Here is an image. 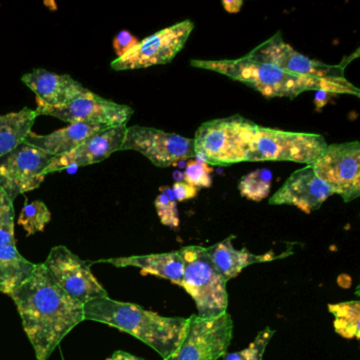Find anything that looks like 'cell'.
<instances>
[{"instance_id":"cell-3","label":"cell","mask_w":360,"mask_h":360,"mask_svg":"<svg viewBox=\"0 0 360 360\" xmlns=\"http://www.w3.org/2000/svg\"><path fill=\"white\" fill-rule=\"evenodd\" d=\"M85 320L102 322L140 339L168 359L180 347L191 319L167 317L134 303L121 302L108 297L94 299L84 304Z\"/></svg>"},{"instance_id":"cell-30","label":"cell","mask_w":360,"mask_h":360,"mask_svg":"<svg viewBox=\"0 0 360 360\" xmlns=\"http://www.w3.org/2000/svg\"><path fill=\"white\" fill-rule=\"evenodd\" d=\"M139 41L128 31H121L113 39V48L119 58L127 53L132 48L138 45Z\"/></svg>"},{"instance_id":"cell-24","label":"cell","mask_w":360,"mask_h":360,"mask_svg":"<svg viewBox=\"0 0 360 360\" xmlns=\"http://www.w3.org/2000/svg\"><path fill=\"white\" fill-rule=\"evenodd\" d=\"M273 174L267 168L257 169L242 176L238 189L242 197L252 201L260 202L269 197L271 188Z\"/></svg>"},{"instance_id":"cell-29","label":"cell","mask_w":360,"mask_h":360,"mask_svg":"<svg viewBox=\"0 0 360 360\" xmlns=\"http://www.w3.org/2000/svg\"><path fill=\"white\" fill-rule=\"evenodd\" d=\"M212 168L205 162L189 159L184 172V182L197 188H210L212 184Z\"/></svg>"},{"instance_id":"cell-25","label":"cell","mask_w":360,"mask_h":360,"mask_svg":"<svg viewBox=\"0 0 360 360\" xmlns=\"http://www.w3.org/2000/svg\"><path fill=\"white\" fill-rule=\"evenodd\" d=\"M50 221H51V212L44 202L37 200L29 203L28 199H26L24 208L18 218V225L24 227L27 237L45 231L46 225Z\"/></svg>"},{"instance_id":"cell-18","label":"cell","mask_w":360,"mask_h":360,"mask_svg":"<svg viewBox=\"0 0 360 360\" xmlns=\"http://www.w3.org/2000/svg\"><path fill=\"white\" fill-rule=\"evenodd\" d=\"M98 262L110 263L117 267H139L142 275L157 276L180 286H182L184 277L185 261L180 250L164 254L108 259Z\"/></svg>"},{"instance_id":"cell-28","label":"cell","mask_w":360,"mask_h":360,"mask_svg":"<svg viewBox=\"0 0 360 360\" xmlns=\"http://www.w3.org/2000/svg\"><path fill=\"white\" fill-rule=\"evenodd\" d=\"M275 330L271 328H264L258 333L255 340L246 349L236 353L226 354L223 356L224 360H263L265 349Z\"/></svg>"},{"instance_id":"cell-33","label":"cell","mask_w":360,"mask_h":360,"mask_svg":"<svg viewBox=\"0 0 360 360\" xmlns=\"http://www.w3.org/2000/svg\"><path fill=\"white\" fill-rule=\"evenodd\" d=\"M107 360H146L144 358L138 357L125 351H117Z\"/></svg>"},{"instance_id":"cell-13","label":"cell","mask_w":360,"mask_h":360,"mask_svg":"<svg viewBox=\"0 0 360 360\" xmlns=\"http://www.w3.org/2000/svg\"><path fill=\"white\" fill-rule=\"evenodd\" d=\"M35 110L39 115H50L69 124L91 123L110 128L126 126L134 112L131 107L117 104L96 94L77 98L65 106H39Z\"/></svg>"},{"instance_id":"cell-1","label":"cell","mask_w":360,"mask_h":360,"mask_svg":"<svg viewBox=\"0 0 360 360\" xmlns=\"http://www.w3.org/2000/svg\"><path fill=\"white\" fill-rule=\"evenodd\" d=\"M37 360H47L63 339L85 320L84 304L54 281L44 264L11 295Z\"/></svg>"},{"instance_id":"cell-2","label":"cell","mask_w":360,"mask_h":360,"mask_svg":"<svg viewBox=\"0 0 360 360\" xmlns=\"http://www.w3.org/2000/svg\"><path fill=\"white\" fill-rule=\"evenodd\" d=\"M191 65L195 68L214 71L241 82L269 98H295L309 90L360 96L359 89L352 85L345 77L326 79L304 77L288 72L267 63L250 60L246 56L238 60H193Z\"/></svg>"},{"instance_id":"cell-14","label":"cell","mask_w":360,"mask_h":360,"mask_svg":"<svg viewBox=\"0 0 360 360\" xmlns=\"http://www.w3.org/2000/svg\"><path fill=\"white\" fill-rule=\"evenodd\" d=\"M250 60L267 63L288 72L317 79H345V65L337 66L311 60L297 52L288 44L284 43L281 34L277 33L264 43L255 48L246 56Z\"/></svg>"},{"instance_id":"cell-34","label":"cell","mask_w":360,"mask_h":360,"mask_svg":"<svg viewBox=\"0 0 360 360\" xmlns=\"http://www.w3.org/2000/svg\"><path fill=\"white\" fill-rule=\"evenodd\" d=\"M328 94H330L326 91H317L315 96V103L318 108H321V107L326 104V96H328Z\"/></svg>"},{"instance_id":"cell-6","label":"cell","mask_w":360,"mask_h":360,"mask_svg":"<svg viewBox=\"0 0 360 360\" xmlns=\"http://www.w3.org/2000/svg\"><path fill=\"white\" fill-rule=\"evenodd\" d=\"M328 147L320 134L257 128L248 162L288 161L311 165Z\"/></svg>"},{"instance_id":"cell-26","label":"cell","mask_w":360,"mask_h":360,"mask_svg":"<svg viewBox=\"0 0 360 360\" xmlns=\"http://www.w3.org/2000/svg\"><path fill=\"white\" fill-rule=\"evenodd\" d=\"M155 210L162 224L176 229L180 225L178 202L169 186H162L155 201Z\"/></svg>"},{"instance_id":"cell-16","label":"cell","mask_w":360,"mask_h":360,"mask_svg":"<svg viewBox=\"0 0 360 360\" xmlns=\"http://www.w3.org/2000/svg\"><path fill=\"white\" fill-rule=\"evenodd\" d=\"M330 195L328 185L316 176L311 165H307L292 172L281 188L269 198V203L296 206L305 214H311L319 210Z\"/></svg>"},{"instance_id":"cell-21","label":"cell","mask_w":360,"mask_h":360,"mask_svg":"<svg viewBox=\"0 0 360 360\" xmlns=\"http://www.w3.org/2000/svg\"><path fill=\"white\" fill-rule=\"evenodd\" d=\"M37 264L27 260L16 245L0 246V292L11 296L34 271Z\"/></svg>"},{"instance_id":"cell-19","label":"cell","mask_w":360,"mask_h":360,"mask_svg":"<svg viewBox=\"0 0 360 360\" xmlns=\"http://www.w3.org/2000/svg\"><path fill=\"white\" fill-rule=\"evenodd\" d=\"M110 127L91 123H73L64 129L58 130L46 136L33 134L27 136L24 143L49 153L52 157L65 155L77 148L90 136Z\"/></svg>"},{"instance_id":"cell-10","label":"cell","mask_w":360,"mask_h":360,"mask_svg":"<svg viewBox=\"0 0 360 360\" xmlns=\"http://www.w3.org/2000/svg\"><path fill=\"white\" fill-rule=\"evenodd\" d=\"M121 150L138 151L158 167H170L195 157L193 139L141 126L127 128Z\"/></svg>"},{"instance_id":"cell-22","label":"cell","mask_w":360,"mask_h":360,"mask_svg":"<svg viewBox=\"0 0 360 360\" xmlns=\"http://www.w3.org/2000/svg\"><path fill=\"white\" fill-rule=\"evenodd\" d=\"M37 117V110L27 107L18 112L0 115V157L25 142Z\"/></svg>"},{"instance_id":"cell-23","label":"cell","mask_w":360,"mask_h":360,"mask_svg":"<svg viewBox=\"0 0 360 360\" xmlns=\"http://www.w3.org/2000/svg\"><path fill=\"white\" fill-rule=\"evenodd\" d=\"M334 316V328L343 338H359L360 302L358 300L328 304Z\"/></svg>"},{"instance_id":"cell-32","label":"cell","mask_w":360,"mask_h":360,"mask_svg":"<svg viewBox=\"0 0 360 360\" xmlns=\"http://www.w3.org/2000/svg\"><path fill=\"white\" fill-rule=\"evenodd\" d=\"M222 5L229 13H238L243 6V1L241 0H233V1L223 0Z\"/></svg>"},{"instance_id":"cell-5","label":"cell","mask_w":360,"mask_h":360,"mask_svg":"<svg viewBox=\"0 0 360 360\" xmlns=\"http://www.w3.org/2000/svg\"><path fill=\"white\" fill-rule=\"evenodd\" d=\"M185 261L182 288L191 295L201 318L216 317L227 311L226 280L210 260L205 248L185 246L180 250Z\"/></svg>"},{"instance_id":"cell-8","label":"cell","mask_w":360,"mask_h":360,"mask_svg":"<svg viewBox=\"0 0 360 360\" xmlns=\"http://www.w3.org/2000/svg\"><path fill=\"white\" fill-rule=\"evenodd\" d=\"M316 176L328 185L332 195L345 202L360 195V143L328 145L322 155L311 164Z\"/></svg>"},{"instance_id":"cell-7","label":"cell","mask_w":360,"mask_h":360,"mask_svg":"<svg viewBox=\"0 0 360 360\" xmlns=\"http://www.w3.org/2000/svg\"><path fill=\"white\" fill-rule=\"evenodd\" d=\"M180 347L166 360H219L226 355L233 336V320L227 311L216 317L191 315Z\"/></svg>"},{"instance_id":"cell-12","label":"cell","mask_w":360,"mask_h":360,"mask_svg":"<svg viewBox=\"0 0 360 360\" xmlns=\"http://www.w3.org/2000/svg\"><path fill=\"white\" fill-rule=\"evenodd\" d=\"M43 264L58 285L83 304L94 299L108 297L107 290L92 274L89 263L82 260L66 246L52 248Z\"/></svg>"},{"instance_id":"cell-17","label":"cell","mask_w":360,"mask_h":360,"mask_svg":"<svg viewBox=\"0 0 360 360\" xmlns=\"http://www.w3.org/2000/svg\"><path fill=\"white\" fill-rule=\"evenodd\" d=\"M22 81L37 96V107L65 106L94 94L70 75H56L45 69H35L22 75Z\"/></svg>"},{"instance_id":"cell-4","label":"cell","mask_w":360,"mask_h":360,"mask_svg":"<svg viewBox=\"0 0 360 360\" xmlns=\"http://www.w3.org/2000/svg\"><path fill=\"white\" fill-rule=\"evenodd\" d=\"M257 128L258 125L239 115L206 122L193 139L195 155L212 165L248 162Z\"/></svg>"},{"instance_id":"cell-15","label":"cell","mask_w":360,"mask_h":360,"mask_svg":"<svg viewBox=\"0 0 360 360\" xmlns=\"http://www.w3.org/2000/svg\"><path fill=\"white\" fill-rule=\"evenodd\" d=\"M127 128V126L108 128L90 136L70 153L52 158L41 174L46 176L69 169L71 166L81 167L105 161L112 153L121 150Z\"/></svg>"},{"instance_id":"cell-20","label":"cell","mask_w":360,"mask_h":360,"mask_svg":"<svg viewBox=\"0 0 360 360\" xmlns=\"http://www.w3.org/2000/svg\"><path fill=\"white\" fill-rule=\"evenodd\" d=\"M235 236L226 238L223 241L206 248L210 260L214 263V267L222 275L226 281L237 277L245 267L255 263L266 262V261L275 260L280 256H274L273 252L264 255H255L248 252L246 248L236 250L233 248L231 240L235 239Z\"/></svg>"},{"instance_id":"cell-9","label":"cell","mask_w":360,"mask_h":360,"mask_svg":"<svg viewBox=\"0 0 360 360\" xmlns=\"http://www.w3.org/2000/svg\"><path fill=\"white\" fill-rule=\"evenodd\" d=\"M193 28V22L187 20L159 31L113 60L111 68L117 71L136 70L168 64L184 48Z\"/></svg>"},{"instance_id":"cell-11","label":"cell","mask_w":360,"mask_h":360,"mask_svg":"<svg viewBox=\"0 0 360 360\" xmlns=\"http://www.w3.org/2000/svg\"><path fill=\"white\" fill-rule=\"evenodd\" d=\"M52 158L41 149L22 143L0 157V188L5 191L12 201L20 195L39 188L45 180L41 174Z\"/></svg>"},{"instance_id":"cell-31","label":"cell","mask_w":360,"mask_h":360,"mask_svg":"<svg viewBox=\"0 0 360 360\" xmlns=\"http://www.w3.org/2000/svg\"><path fill=\"white\" fill-rule=\"evenodd\" d=\"M172 193H174L176 202H183L195 198L198 195V188L182 181V182L174 183Z\"/></svg>"},{"instance_id":"cell-27","label":"cell","mask_w":360,"mask_h":360,"mask_svg":"<svg viewBox=\"0 0 360 360\" xmlns=\"http://www.w3.org/2000/svg\"><path fill=\"white\" fill-rule=\"evenodd\" d=\"M14 218L13 201L3 188H0V246L15 245Z\"/></svg>"}]
</instances>
